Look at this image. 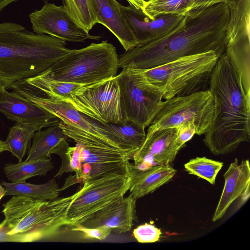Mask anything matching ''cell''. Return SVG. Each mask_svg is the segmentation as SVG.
I'll return each mask as SVG.
<instances>
[{
  "label": "cell",
  "mask_w": 250,
  "mask_h": 250,
  "mask_svg": "<svg viewBox=\"0 0 250 250\" xmlns=\"http://www.w3.org/2000/svg\"><path fill=\"white\" fill-rule=\"evenodd\" d=\"M230 13L219 3L201 10L190 11L185 21L166 36L125 51L119 56V66L146 70L182 57L225 51Z\"/></svg>",
  "instance_id": "obj_1"
},
{
  "label": "cell",
  "mask_w": 250,
  "mask_h": 250,
  "mask_svg": "<svg viewBox=\"0 0 250 250\" xmlns=\"http://www.w3.org/2000/svg\"><path fill=\"white\" fill-rule=\"evenodd\" d=\"M208 90L214 112L203 142L214 155L229 153L250 142V94L245 93L241 73L225 52L211 74Z\"/></svg>",
  "instance_id": "obj_2"
},
{
  "label": "cell",
  "mask_w": 250,
  "mask_h": 250,
  "mask_svg": "<svg viewBox=\"0 0 250 250\" xmlns=\"http://www.w3.org/2000/svg\"><path fill=\"white\" fill-rule=\"evenodd\" d=\"M65 41L30 31L12 22L0 23V84L15 83L49 69L71 50Z\"/></svg>",
  "instance_id": "obj_3"
},
{
  "label": "cell",
  "mask_w": 250,
  "mask_h": 250,
  "mask_svg": "<svg viewBox=\"0 0 250 250\" xmlns=\"http://www.w3.org/2000/svg\"><path fill=\"white\" fill-rule=\"evenodd\" d=\"M75 193L50 201L13 196L3 204L6 221L2 241L33 242L56 234L66 226L65 214Z\"/></svg>",
  "instance_id": "obj_4"
},
{
  "label": "cell",
  "mask_w": 250,
  "mask_h": 250,
  "mask_svg": "<svg viewBox=\"0 0 250 250\" xmlns=\"http://www.w3.org/2000/svg\"><path fill=\"white\" fill-rule=\"evenodd\" d=\"M119 67L115 47L103 41L71 50L40 74L53 80L89 85L116 77Z\"/></svg>",
  "instance_id": "obj_5"
},
{
  "label": "cell",
  "mask_w": 250,
  "mask_h": 250,
  "mask_svg": "<svg viewBox=\"0 0 250 250\" xmlns=\"http://www.w3.org/2000/svg\"><path fill=\"white\" fill-rule=\"evenodd\" d=\"M218 58L214 51H209L141 70L162 91L163 99L167 100L208 89L211 74Z\"/></svg>",
  "instance_id": "obj_6"
},
{
  "label": "cell",
  "mask_w": 250,
  "mask_h": 250,
  "mask_svg": "<svg viewBox=\"0 0 250 250\" xmlns=\"http://www.w3.org/2000/svg\"><path fill=\"white\" fill-rule=\"evenodd\" d=\"M16 92L59 119V126L68 138L76 143L132 154L136 152L107 129L103 124L79 111L68 102L22 91Z\"/></svg>",
  "instance_id": "obj_7"
},
{
  "label": "cell",
  "mask_w": 250,
  "mask_h": 250,
  "mask_svg": "<svg viewBox=\"0 0 250 250\" xmlns=\"http://www.w3.org/2000/svg\"><path fill=\"white\" fill-rule=\"evenodd\" d=\"M130 182L128 165L126 169L84 181L67 208L66 226L76 227L112 202L124 197L129 190Z\"/></svg>",
  "instance_id": "obj_8"
},
{
  "label": "cell",
  "mask_w": 250,
  "mask_h": 250,
  "mask_svg": "<svg viewBox=\"0 0 250 250\" xmlns=\"http://www.w3.org/2000/svg\"><path fill=\"white\" fill-rule=\"evenodd\" d=\"M214 112L213 99L208 89L174 97L162 102L146 133L191 123L195 126L196 134L201 135L208 129Z\"/></svg>",
  "instance_id": "obj_9"
},
{
  "label": "cell",
  "mask_w": 250,
  "mask_h": 250,
  "mask_svg": "<svg viewBox=\"0 0 250 250\" xmlns=\"http://www.w3.org/2000/svg\"><path fill=\"white\" fill-rule=\"evenodd\" d=\"M116 78L127 118L148 127L163 102V92L141 70L124 68Z\"/></svg>",
  "instance_id": "obj_10"
},
{
  "label": "cell",
  "mask_w": 250,
  "mask_h": 250,
  "mask_svg": "<svg viewBox=\"0 0 250 250\" xmlns=\"http://www.w3.org/2000/svg\"><path fill=\"white\" fill-rule=\"evenodd\" d=\"M91 119L102 124L124 123L127 119L116 77L84 86L64 100Z\"/></svg>",
  "instance_id": "obj_11"
},
{
  "label": "cell",
  "mask_w": 250,
  "mask_h": 250,
  "mask_svg": "<svg viewBox=\"0 0 250 250\" xmlns=\"http://www.w3.org/2000/svg\"><path fill=\"white\" fill-rule=\"evenodd\" d=\"M33 31L47 34L64 41L83 42L87 39L99 40V36H93L80 26L71 17L63 5L44 1L40 10L29 15Z\"/></svg>",
  "instance_id": "obj_12"
},
{
  "label": "cell",
  "mask_w": 250,
  "mask_h": 250,
  "mask_svg": "<svg viewBox=\"0 0 250 250\" xmlns=\"http://www.w3.org/2000/svg\"><path fill=\"white\" fill-rule=\"evenodd\" d=\"M121 13L137 42L142 45L162 38L179 27L187 14H164L152 20L141 9L120 4Z\"/></svg>",
  "instance_id": "obj_13"
},
{
  "label": "cell",
  "mask_w": 250,
  "mask_h": 250,
  "mask_svg": "<svg viewBox=\"0 0 250 250\" xmlns=\"http://www.w3.org/2000/svg\"><path fill=\"white\" fill-rule=\"evenodd\" d=\"M177 131V127H170L146 133L142 146L133 155L134 166L144 170L172 163L177 154L174 146Z\"/></svg>",
  "instance_id": "obj_14"
},
{
  "label": "cell",
  "mask_w": 250,
  "mask_h": 250,
  "mask_svg": "<svg viewBox=\"0 0 250 250\" xmlns=\"http://www.w3.org/2000/svg\"><path fill=\"white\" fill-rule=\"evenodd\" d=\"M0 112L16 123L42 124L48 127L60 122L45 109L4 87L0 91Z\"/></svg>",
  "instance_id": "obj_15"
},
{
  "label": "cell",
  "mask_w": 250,
  "mask_h": 250,
  "mask_svg": "<svg viewBox=\"0 0 250 250\" xmlns=\"http://www.w3.org/2000/svg\"><path fill=\"white\" fill-rule=\"evenodd\" d=\"M136 200L131 194L120 198L79 225L85 228L106 227L119 233L129 231L135 217Z\"/></svg>",
  "instance_id": "obj_16"
},
{
  "label": "cell",
  "mask_w": 250,
  "mask_h": 250,
  "mask_svg": "<svg viewBox=\"0 0 250 250\" xmlns=\"http://www.w3.org/2000/svg\"><path fill=\"white\" fill-rule=\"evenodd\" d=\"M225 185L212 220L220 219L230 205L240 197L250 185V167L249 160L240 163L235 158L224 174Z\"/></svg>",
  "instance_id": "obj_17"
},
{
  "label": "cell",
  "mask_w": 250,
  "mask_h": 250,
  "mask_svg": "<svg viewBox=\"0 0 250 250\" xmlns=\"http://www.w3.org/2000/svg\"><path fill=\"white\" fill-rule=\"evenodd\" d=\"M100 24L108 29L118 40L125 51L138 45L134 36L116 0H91Z\"/></svg>",
  "instance_id": "obj_18"
},
{
  "label": "cell",
  "mask_w": 250,
  "mask_h": 250,
  "mask_svg": "<svg viewBox=\"0 0 250 250\" xmlns=\"http://www.w3.org/2000/svg\"><path fill=\"white\" fill-rule=\"evenodd\" d=\"M128 168L131 177L129 190L137 199L169 182L176 173V170L168 164L158 165L140 170L129 162Z\"/></svg>",
  "instance_id": "obj_19"
},
{
  "label": "cell",
  "mask_w": 250,
  "mask_h": 250,
  "mask_svg": "<svg viewBox=\"0 0 250 250\" xmlns=\"http://www.w3.org/2000/svg\"><path fill=\"white\" fill-rule=\"evenodd\" d=\"M25 161L30 162L50 158L52 154L61 157L69 147L68 137L58 124L48 126L43 130H38L33 136Z\"/></svg>",
  "instance_id": "obj_20"
},
{
  "label": "cell",
  "mask_w": 250,
  "mask_h": 250,
  "mask_svg": "<svg viewBox=\"0 0 250 250\" xmlns=\"http://www.w3.org/2000/svg\"><path fill=\"white\" fill-rule=\"evenodd\" d=\"M250 34H240L227 41L225 52L240 72L245 92L250 94Z\"/></svg>",
  "instance_id": "obj_21"
},
{
  "label": "cell",
  "mask_w": 250,
  "mask_h": 250,
  "mask_svg": "<svg viewBox=\"0 0 250 250\" xmlns=\"http://www.w3.org/2000/svg\"><path fill=\"white\" fill-rule=\"evenodd\" d=\"M5 195L26 197L34 200L50 201L58 198L59 188L54 179L36 185L22 181L17 183L2 182Z\"/></svg>",
  "instance_id": "obj_22"
},
{
  "label": "cell",
  "mask_w": 250,
  "mask_h": 250,
  "mask_svg": "<svg viewBox=\"0 0 250 250\" xmlns=\"http://www.w3.org/2000/svg\"><path fill=\"white\" fill-rule=\"evenodd\" d=\"M45 127L42 124L16 123L9 128L4 141L10 151L19 161H21L29 148L31 139L38 130Z\"/></svg>",
  "instance_id": "obj_23"
},
{
  "label": "cell",
  "mask_w": 250,
  "mask_h": 250,
  "mask_svg": "<svg viewBox=\"0 0 250 250\" xmlns=\"http://www.w3.org/2000/svg\"><path fill=\"white\" fill-rule=\"evenodd\" d=\"M53 168L51 158L33 161L9 163L3 167L4 173L11 183L25 181L36 176H45Z\"/></svg>",
  "instance_id": "obj_24"
},
{
  "label": "cell",
  "mask_w": 250,
  "mask_h": 250,
  "mask_svg": "<svg viewBox=\"0 0 250 250\" xmlns=\"http://www.w3.org/2000/svg\"><path fill=\"white\" fill-rule=\"evenodd\" d=\"M227 42L239 34H250V0H229Z\"/></svg>",
  "instance_id": "obj_25"
},
{
  "label": "cell",
  "mask_w": 250,
  "mask_h": 250,
  "mask_svg": "<svg viewBox=\"0 0 250 250\" xmlns=\"http://www.w3.org/2000/svg\"><path fill=\"white\" fill-rule=\"evenodd\" d=\"M103 124L130 148L136 151L146 139L145 128L131 120L127 119L124 123L121 124Z\"/></svg>",
  "instance_id": "obj_26"
},
{
  "label": "cell",
  "mask_w": 250,
  "mask_h": 250,
  "mask_svg": "<svg viewBox=\"0 0 250 250\" xmlns=\"http://www.w3.org/2000/svg\"><path fill=\"white\" fill-rule=\"evenodd\" d=\"M63 6L72 19L82 27L89 31L100 21L91 0H62Z\"/></svg>",
  "instance_id": "obj_27"
},
{
  "label": "cell",
  "mask_w": 250,
  "mask_h": 250,
  "mask_svg": "<svg viewBox=\"0 0 250 250\" xmlns=\"http://www.w3.org/2000/svg\"><path fill=\"white\" fill-rule=\"evenodd\" d=\"M192 5V0H151L142 9L149 19L164 14H187Z\"/></svg>",
  "instance_id": "obj_28"
},
{
  "label": "cell",
  "mask_w": 250,
  "mask_h": 250,
  "mask_svg": "<svg viewBox=\"0 0 250 250\" xmlns=\"http://www.w3.org/2000/svg\"><path fill=\"white\" fill-rule=\"evenodd\" d=\"M223 166L222 162L205 157L192 159L184 165L189 174L201 178L212 185L215 184L216 176Z\"/></svg>",
  "instance_id": "obj_29"
},
{
  "label": "cell",
  "mask_w": 250,
  "mask_h": 250,
  "mask_svg": "<svg viewBox=\"0 0 250 250\" xmlns=\"http://www.w3.org/2000/svg\"><path fill=\"white\" fill-rule=\"evenodd\" d=\"M133 234L139 243H149L159 241L162 232L154 225L146 223L135 229Z\"/></svg>",
  "instance_id": "obj_30"
},
{
  "label": "cell",
  "mask_w": 250,
  "mask_h": 250,
  "mask_svg": "<svg viewBox=\"0 0 250 250\" xmlns=\"http://www.w3.org/2000/svg\"><path fill=\"white\" fill-rule=\"evenodd\" d=\"M178 131L174 141V148L178 153L184 145L196 134L194 125L191 123L182 124L177 127Z\"/></svg>",
  "instance_id": "obj_31"
},
{
  "label": "cell",
  "mask_w": 250,
  "mask_h": 250,
  "mask_svg": "<svg viewBox=\"0 0 250 250\" xmlns=\"http://www.w3.org/2000/svg\"><path fill=\"white\" fill-rule=\"evenodd\" d=\"M73 231H81L85 238H95L100 240L105 239L110 233L111 230L106 227L85 228L81 225L73 227Z\"/></svg>",
  "instance_id": "obj_32"
},
{
  "label": "cell",
  "mask_w": 250,
  "mask_h": 250,
  "mask_svg": "<svg viewBox=\"0 0 250 250\" xmlns=\"http://www.w3.org/2000/svg\"><path fill=\"white\" fill-rule=\"evenodd\" d=\"M229 1V0H192L190 11L201 10L219 3L228 4Z\"/></svg>",
  "instance_id": "obj_33"
},
{
  "label": "cell",
  "mask_w": 250,
  "mask_h": 250,
  "mask_svg": "<svg viewBox=\"0 0 250 250\" xmlns=\"http://www.w3.org/2000/svg\"><path fill=\"white\" fill-rule=\"evenodd\" d=\"M129 5L138 9H142L145 5L144 2L142 0H126Z\"/></svg>",
  "instance_id": "obj_34"
},
{
  "label": "cell",
  "mask_w": 250,
  "mask_h": 250,
  "mask_svg": "<svg viewBox=\"0 0 250 250\" xmlns=\"http://www.w3.org/2000/svg\"><path fill=\"white\" fill-rule=\"evenodd\" d=\"M18 0H0V12L7 5Z\"/></svg>",
  "instance_id": "obj_35"
},
{
  "label": "cell",
  "mask_w": 250,
  "mask_h": 250,
  "mask_svg": "<svg viewBox=\"0 0 250 250\" xmlns=\"http://www.w3.org/2000/svg\"><path fill=\"white\" fill-rule=\"evenodd\" d=\"M4 151H7V147L4 141L0 140V153Z\"/></svg>",
  "instance_id": "obj_36"
},
{
  "label": "cell",
  "mask_w": 250,
  "mask_h": 250,
  "mask_svg": "<svg viewBox=\"0 0 250 250\" xmlns=\"http://www.w3.org/2000/svg\"><path fill=\"white\" fill-rule=\"evenodd\" d=\"M5 189L2 185H0V201L1 198L5 196Z\"/></svg>",
  "instance_id": "obj_37"
},
{
  "label": "cell",
  "mask_w": 250,
  "mask_h": 250,
  "mask_svg": "<svg viewBox=\"0 0 250 250\" xmlns=\"http://www.w3.org/2000/svg\"><path fill=\"white\" fill-rule=\"evenodd\" d=\"M6 221L5 220H4L2 222L0 223V231L2 229L4 226L5 225Z\"/></svg>",
  "instance_id": "obj_38"
},
{
  "label": "cell",
  "mask_w": 250,
  "mask_h": 250,
  "mask_svg": "<svg viewBox=\"0 0 250 250\" xmlns=\"http://www.w3.org/2000/svg\"><path fill=\"white\" fill-rule=\"evenodd\" d=\"M145 3V4L146 3H147L149 1H151V0H142Z\"/></svg>",
  "instance_id": "obj_39"
},
{
  "label": "cell",
  "mask_w": 250,
  "mask_h": 250,
  "mask_svg": "<svg viewBox=\"0 0 250 250\" xmlns=\"http://www.w3.org/2000/svg\"><path fill=\"white\" fill-rule=\"evenodd\" d=\"M3 86L0 84V91Z\"/></svg>",
  "instance_id": "obj_40"
}]
</instances>
